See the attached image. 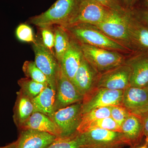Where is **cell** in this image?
<instances>
[{
    "instance_id": "cell-33",
    "label": "cell",
    "mask_w": 148,
    "mask_h": 148,
    "mask_svg": "<svg viewBox=\"0 0 148 148\" xmlns=\"http://www.w3.org/2000/svg\"><path fill=\"white\" fill-rule=\"evenodd\" d=\"M143 121L144 136L146 138V143L148 145V111L141 116Z\"/></svg>"
},
{
    "instance_id": "cell-34",
    "label": "cell",
    "mask_w": 148,
    "mask_h": 148,
    "mask_svg": "<svg viewBox=\"0 0 148 148\" xmlns=\"http://www.w3.org/2000/svg\"><path fill=\"white\" fill-rule=\"evenodd\" d=\"M139 0H121L123 5L128 10H131L135 7Z\"/></svg>"
},
{
    "instance_id": "cell-32",
    "label": "cell",
    "mask_w": 148,
    "mask_h": 148,
    "mask_svg": "<svg viewBox=\"0 0 148 148\" xmlns=\"http://www.w3.org/2000/svg\"><path fill=\"white\" fill-rule=\"evenodd\" d=\"M132 10L135 17L148 27V8L140 7L134 8Z\"/></svg>"
},
{
    "instance_id": "cell-4",
    "label": "cell",
    "mask_w": 148,
    "mask_h": 148,
    "mask_svg": "<svg viewBox=\"0 0 148 148\" xmlns=\"http://www.w3.org/2000/svg\"><path fill=\"white\" fill-rule=\"evenodd\" d=\"M84 57L99 74L125 63V58L118 51L80 44Z\"/></svg>"
},
{
    "instance_id": "cell-39",
    "label": "cell",
    "mask_w": 148,
    "mask_h": 148,
    "mask_svg": "<svg viewBox=\"0 0 148 148\" xmlns=\"http://www.w3.org/2000/svg\"></svg>"
},
{
    "instance_id": "cell-2",
    "label": "cell",
    "mask_w": 148,
    "mask_h": 148,
    "mask_svg": "<svg viewBox=\"0 0 148 148\" xmlns=\"http://www.w3.org/2000/svg\"><path fill=\"white\" fill-rule=\"evenodd\" d=\"M64 28L70 36L80 44L118 52L131 51L127 48L106 36L95 26L80 24Z\"/></svg>"
},
{
    "instance_id": "cell-19",
    "label": "cell",
    "mask_w": 148,
    "mask_h": 148,
    "mask_svg": "<svg viewBox=\"0 0 148 148\" xmlns=\"http://www.w3.org/2000/svg\"><path fill=\"white\" fill-rule=\"evenodd\" d=\"M121 132L131 146H135L144 136L143 121L141 117L130 114L121 124Z\"/></svg>"
},
{
    "instance_id": "cell-22",
    "label": "cell",
    "mask_w": 148,
    "mask_h": 148,
    "mask_svg": "<svg viewBox=\"0 0 148 148\" xmlns=\"http://www.w3.org/2000/svg\"><path fill=\"white\" fill-rule=\"evenodd\" d=\"M54 34L55 56L59 64L69 47L71 37L64 27L58 25L55 27Z\"/></svg>"
},
{
    "instance_id": "cell-7",
    "label": "cell",
    "mask_w": 148,
    "mask_h": 148,
    "mask_svg": "<svg viewBox=\"0 0 148 148\" xmlns=\"http://www.w3.org/2000/svg\"><path fill=\"white\" fill-rule=\"evenodd\" d=\"M123 92V90L95 88L84 96L83 114L93 109L121 105Z\"/></svg>"
},
{
    "instance_id": "cell-38",
    "label": "cell",
    "mask_w": 148,
    "mask_h": 148,
    "mask_svg": "<svg viewBox=\"0 0 148 148\" xmlns=\"http://www.w3.org/2000/svg\"><path fill=\"white\" fill-rule=\"evenodd\" d=\"M146 88H147V89L148 92V86H147V87Z\"/></svg>"
},
{
    "instance_id": "cell-15",
    "label": "cell",
    "mask_w": 148,
    "mask_h": 148,
    "mask_svg": "<svg viewBox=\"0 0 148 148\" xmlns=\"http://www.w3.org/2000/svg\"><path fill=\"white\" fill-rule=\"evenodd\" d=\"M99 74L84 57L72 82L84 96L95 88Z\"/></svg>"
},
{
    "instance_id": "cell-6",
    "label": "cell",
    "mask_w": 148,
    "mask_h": 148,
    "mask_svg": "<svg viewBox=\"0 0 148 148\" xmlns=\"http://www.w3.org/2000/svg\"><path fill=\"white\" fill-rule=\"evenodd\" d=\"M82 102L54 111L50 116L61 132V137H69L77 132L82 120Z\"/></svg>"
},
{
    "instance_id": "cell-20",
    "label": "cell",
    "mask_w": 148,
    "mask_h": 148,
    "mask_svg": "<svg viewBox=\"0 0 148 148\" xmlns=\"http://www.w3.org/2000/svg\"><path fill=\"white\" fill-rule=\"evenodd\" d=\"M56 86L48 84L36 98L32 99L34 112H40L50 117L54 112Z\"/></svg>"
},
{
    "instance_id": "cell-31",
    "label": "cell",
    "mask_w": 148,
    "mask_h": 148,
    "mask_svg": "<svg viewBox=\"0 0 148 148\" xmlns=\"http://www.w3.org/2000/svg\"><path fill=\"white\" fill-rule=\"evenodd\" d=\"M41 29L43 44L53 52L52 49L54 47V33L51 31V27H44L41 28Z\"/></svg>"
},
{
    "instance_id": "cell-40",
    "label": "cell",
    "mask_w": 148,
    "mask_h": 148,
    "mask_svg": "<svg viewBox=\"0 0 148 148\" xmlns=\"http://www.w3.org/2000/svg\"></svg>"
},
{
    "instance_id": "cell-9",
    "label": "cell",
    "mask_w": 148,
    "mask_h": 148,
    "mask_svg": "<svg viewBox=\"0 0 148 148\" xmlns=\"http://www.w3.org/2000/svg\"><path fill=\"white\" fill-rule=\"evenodd\" d=\"M33 48L35 64L46 77L48 84L56 86V78L61 67L55 54L42 43L36 42Z\"/></svg>"
},
{
    "instance_id": "cell-35",
    "label": "cell",
    "mask_w": 148,
    "mask_h": 148,
    "mask_svg": "<svg viewBox=\"0 0 148 148\" xmlns=\"http://www.w3.org/2000/svg\"><path fill=\"white\" fill-rule=\"evenodd\" d=\"M141 7L148 8V0H141Z\"/></svg>"
},
{
    "instance_id": "cell-13",
    "label": "cell",
    "mask_w": 148,
    "mask_h": 148,
    "mask_svg": "<svg viewBox=\"0 0 148 148\" xmlns=\"http://www.w3.org/2000/svg\"><path fill=\"white\" fill-rule=\"evenodd\" d=\"M130 35L134 51L148 53V27L135 17L132 10L127 15Z\"/></svg>"
},
{
    "instance_id": "cell-29",
    "label": "cell",
    "mask_w": 148,
    "mask_h": 148,
    "mask_svg": "<svg viewBox=\"0 0 148 148\" xmlns=\"http://www.w3.org/2000/svg\"><path fill=\"white\" fill-rule=\"evenodd\" d=\"M130 114L121 105L110 106V116L120 126Z\"/></svg>"
},
{
    "instance_id": "cell-1",
    "label": "cell",
    "mask_w": 148,
    "mask_h": 148,
    "mask_svg": "<svg viewBox=\"0 0 148 148\" xmlns=\"http://www.w3.org/2000/svg\"><path fill=\"white\" fill-rule=\"evenodd\" d=\"M81 0H57L45 12L30 18L39 28L58 25L65 27L76 14Z\"/></svg>"
},
{
    "instance_id": "cell-11",
    "label": "cell",
    "mask_w": 148,
    "mask_h": 148,
    "mask_svg": "<svg viewBox=\"0 0 148 148\" xmlns=\"http://www.w3.org/2000/svg\"><path fill=\"white\" fill-rule=\"evenodd\" d=\"M130 68L126 63L99 74L95 88L124 90L130 86Z\"/></svg>"
},
{
    "instance_id": "cell-3",
    "label": "cell",
    "mask_w": 148,
    "mask_h": 148,
    "mask_svg": "<svg viewBox=\"0 0 148 148\" xmlns=\"http://www.w3.org/2000/svg\"><path fill=\"white\" fill-rule=\"evenodd\" d=\"M130 11L123 14L111 10L104 20L95 27L112 40L124 46L130 51H135L127 22V15Z\"/></svg>"
},
{
    "instance_id": "cell-36",
    "label": "cell",
    "mask_w": 148,
    "mask_h": 148,
    "mask_svg": "<svg viewBox=\"0 0 148 148\" xmlns=\"http://www.w3.org/2000/svg\"><path fill=\"white\" fill-rule=\"evenodd\" d=\"M16 141L9 144L3 147H1L0 148H15L16 147Z\"/></svg>"
},
{
    "instance_id": "cell-21",
    "label": "cell",
    "mask_w": 148,
    "mask_h": 148,
    "mask_svg": "<svg viewBox=\"0 0 148 148\" xmlns=\"http://www.w3.org/2000/svg\"><path fill=\"white\" fill-rule=\"evenodd\" d=\"M16 95L13 119L15 125L19 129L34 112V106L32 99L20 90L16 92Z\"/></svg>"
},
{
    "instance_id": "cell-14",
    "label": "cell",
    "mask_w": 148,
    "mask_h": 148,
    "mask_svg": "<svg viewBox=\"0 0 148 148\" xmlns=\"http://www.w3.org/2000/svg\"><path fill=\"white\" fill-rule=\"evenodd\" d=\"M84 58L79 43L71 37L68 49L59 63L62 71L72 81Z\"/></svg>"
},
{
    "instance_id": "cell-25",
    "label": "cell",
    "mask_w": 148,
    "mask_h": 148,
    "mask_svg": "<svg viewBox=\"0 0 148 148\" xmlns=\"http://www.w3.org/2000/svg\"><path fill=\"white\" fill-rule=\"evenodd\" d=\"M46 148H86L84 145L79 134L77 132L69 137L57 138Z\"/></svg>"
},
{
    "instance_id": "cell-18",
    "label": "cell",
    "mask_w": 148,
    "mask_h": 148,
    "mask_svg": "<svg viewBox=\"0 0 148 148\" xmlns=\"http://www.w3.org/2000/svg\"><path fill=\"white\" fill-rule=\"evenodd\" d=\"M19 130H33L61 137V131L50 117L40 112L33 113Z\"/></svg>"
},
{
    "instance_id": "cell-37",
    "label": "cell",
    "mask_w": 148,
    "mask_h": 148,
    "mask_svg": "<svg viewBox=\"0 0 148 148\" xmlns=\"http://www.w3.org/2000/svg\"><path fill=\"white\" fill-rule=\"evenodd\" d=\"M138 148H148V145L147 143H146L144 145L142 146V147H140Z\"/></svg>"
},
{
    "instance_id": "cell-28",
    "label": "cell",
    "mask_w": 148,
    "mask_h": 148,
    "mask_svg": "<svg viewBox=\"0 0 148 148\" xmlns=\"http://www.w3.org/2000/svg\"><path fill=\"white\" fill-rule=\"evenodd\" d=\"M16 37L18 40L24 42H36L32 28L27 24H21L16 28Z\"/></svg>"
},
{
    "instance_id": "cell-26",
    "label": "cell",
    "mask_w": 148,
    "mask_h": 148,
    "mask_svg": "<svg viewBox=\"0 0 148 148\" xmlns=\"http://www.w3.org/2000/svg\"><path fill=\"white\" fill-rule=\"evenodd\" d=\"M22 70L26 77L40 83L48 84L46 77L37 67L34 61H25L22 66Z\"/></svg>"
},
{
    "instance_id": "cell-8",
    "label": "cell",
    "mask_w": 148,
    "mask_h": 148,
    "mask_svg": "<svg viewBox=\"0 0 148 148\" xmlns=\"http://www.w3.org/2000/svg\"><path fill=\"white\" fill-rule=\"evenodd\" d=\"M111 10L93 1L81 0L76 14L68 25L64 27L80 24L96 26L104 20Z\"/></svg>"
},
{
    "instance_id": "cell-23",
    "label": "cell",
    "mask_w": 148,
    "mask_h": 148,
    "mask_svg": "<svg viewBox=\"0 0 148 148\" xmlns=\"http://www.w3.org/2000/svg\"><path fill=\"white\" fill-rule=\"evenodd\" d=\"M18 84L21 91L30 99L38 96L48 84L37 82L28 78H23L18 80Z\"/></svg>"
},
{
    "instance_id": "cell-17",
    "label": "cell",
    "mask_w": 148,
    "mask_h": 148,
    "mask_svg": "<svg viewBox=\"0 0 148 148\" xmlns=\"http://www.w3.org/2000/svg\"><path fill=\"white\" fill-rule=\"evenodd\" d=\"M56 136L33 130H20L15 148H46L56 140Z\"/></svg>"
},
{
    "instance_id": "cell-16",
    "label": "cell",
    "mask_w": 148,
    "mask_h": 148,
    "mask_svg": "<svg viewBox=\"0 0 148 148\" xmlns=\"http://www.w3.org/2000/svg\"><path fill=\"white\" fill-rule=\"evenodd\" d=\"M126 63L131 71L130 86L147 87L148 85V53H139Z\"/></svg>"
},
{
    "instance_id": "cell-5",
    "label": "cell",
    "mask_w": 148,
    "mask_h": 148,
    "mask_svg": "<svg viewBox=\"0 0 148 148\" xmlns=\"http://www.w3.org/2000/svg\"><path fill=\"white\" fill-rule=\"evenodd\" d=\"M79 133L86 148H122L131 146L123 133L119 131L96 129Z\"/></svg>"
},
{
    "instance_id": "cell-27",
    "label": "cell",
    "mask_w": 148,
    "mask_h": 148,
    "mask_svg": "<svg viewBox=\"0 0 148 148\" xmlns=\"http://www.w3.org/2000/svg\"><path fill=\"white\" fill-rule=\"evenodd\" d=\"M110 116V106L93 109L83 114L82 120L79 128L90 123Z\"/></svg>"
},
{
    "instance_id": "cell-30",
    "label": "cell",
    "mask_w": 148,
    "mask_h": 148,
    "mask_svg": "<svg viewBox=\"0 0 148 148\" xmlns=\"http://www.w3.org/2000/svg\"><path fill=\"white\" fill-rule=\"evenodd\" d=\"M98 3L112 10L125 14L130 10H127L123 5L121 0H90Z\"/></svg>"
},
{
    "instance_id": "cell-24",
    "label": "cell",
    "mask_w": 148,
    "mask_h": 148,
    "mask_svg": "<svg viewBox=\"0 0 148 148\" xmlns=\"http://www.w3.org/2000/svg\"><path fill=\"white\" fill-rule=\"evenodd\" d=\"M96 129H102L121 132V127L111 116L97 120L90 123L83 127L79 128L77 132L79 133Z\"/></svg>"
},
{
    "instance_id": "cell-12",
    "label": "cell",
    "mask_w": 148,
    "mask_h": 148,
    "mask_svg": "<svg viewBox=\"0 0 148 148\" xmlns=\"http://www.w3.org/2000/svg\"><path fill=\"white\" fill-rule=\"evenodd\" d=\"M121 106L130 114L141 117L148 111V92L147 88L129 86L123 90Z\"/></svg>"
},
{
    "instance_id": "cell-10",
    "label": "cell",
    "mask_w": 148,
    "mask_h": 148,
    "mask_svg": "<svg viewBox=\"0 0 148 148\" xmlns=\"http://www.w3.org/2000/svg\"><path fill=\"white\" fill-rule=\"evenodd\" d=\"M83 97L60 68L56 78L54 111L82 102Z\"/></svg>"
}]
</instances>
